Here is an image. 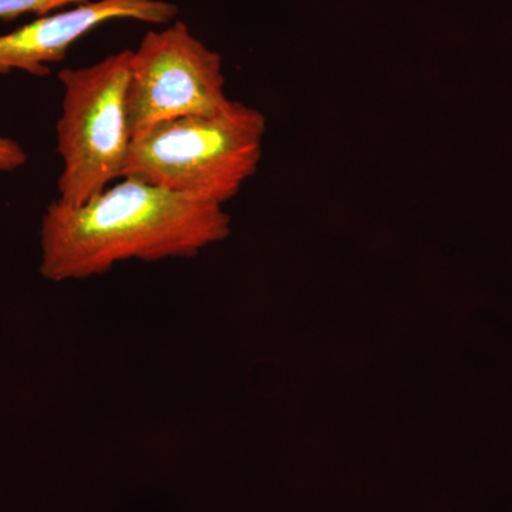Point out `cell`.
Returning <instances> with one entry per match:
<instances>
[{"label":"cell","instance_id":"1","mask_svg":"<svg viewBox=\"0 0 512 512\" xmlns=\"http://www.w3.org/2000/svg\"><path fill=\"white\" fill-rule=\"evenodd\" d=\"M229 232L224 205L123 177L82 205H47L40 274L53 282L80 281L134 259L194 258Z\"/></svg>","mask_w":512,"mask_h":512},{"label":"cell","instance_id":"2","mask_svg":"<svg viewBox=\"0 0 512 512\" xmlns=\"http://www.w3.org/2000/svg\"><path fill=\"white\" fill-rule=\"evenodd\" d=\"M265 133L261 111L232 101L221 113L168 121L133 140L123 177L224 205L258 170Z\"/></svg>","mask_w":512,"mask_h":512},{"label":"cell","instance_id":"3","mask_svg":"<svg viewBox=\"0 0 512 512\" xmlns=\"http://www.w3.org/2000/svg\"><path fill=\"white\" fill-rule=\"evenodd\" d=\"M131 50L90 66L63 69L62 111L56 124L64 204L82 205L123 177L131 137L127 87Z\"/></svg>","mask_w":512,"mask_h":512},{"label":"cell","instance_id":"4","mask_svg":"<svg viewBox=\"0 0 512 512\" xmlns=\"http://www.w3.org/2000/svg\"><path fill=\"white\" fill-rule=\"evenodd\" d=\"M220 53L183 20L151 30L131 50L127 109L133 140L183 117L212 116L231 106Z\"/></svg>","mask_w":512,"mask_h":512},{"label":"cell","instance_id":"5","mask_svg":"<svg viewBox=\"0 0 512 512\" xmlns=\"http://www.w3.org/2000/svg\"><path fill=\"white\" fill-rule=\"evenodd\" d=\"M177 15V6L167 0H89L40 16L0 36V76L13 70L49 76V64L62 62L74 43L111 20L170 25Z\"/></svg>","mask_w":512,"mask_h":512},{"label":"cell","instance_id":"6","mask_svg":"<svg viewBox=\"0 0 512 512\" xmlns=\"http://www.w3.org/2000/svg\"><path fill=\"white\" fill-rule=\"evenodd\" d=\"M86 2L89 0H0V20L10 22L26 15L40 18Z\"/></svg>","mask_w":512,"mask_h":512},{"label":"cell","instance_id":"7","mask_svg":"<svg viewBox=\"0 0 512 512\" xmlns=\"http://www.w3.org/2000/svg\"><path fill=\"white\" fill-rule=\"evenodd\" d=\"M28 163V154L18 141L0 136V173H13Z\"/></svg>","mask_w":512,"mask_h":512}]
</instances>
